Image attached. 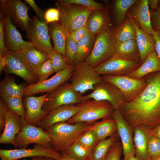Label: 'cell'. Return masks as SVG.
<instances>
[{
    "mask_svg": "<svg viewBox=\"0 0 160 160\" xmlns=\"http://www.w3.org/2000/svg\"><path fill=\"white\" fill-rule=\"evenodd\" d=\"M144 79L147 85L143 92L133 100L125 102L120 110L132 127L143 125L152 129L160 124V72Z\"/></svg>",
    "mask_w": 160,
    "mask_h": 160,
    "instance_id": "obj_1",
    "label": "cell"
},
{
    "mask_svg": "<svg viewBox=\"0 0 160 160\" xmlns=\"http://www.w3.org/2000/svg\"><path fill=\"white\" fill-rule=\"evenodd\" d=\"M93 124L61 122L53 125L46 131L51 138L52 148L61 153L76 142L83 133L90 129Z\"/></svg>",
    "mask_w": 160,
    "mask_h": 160,
    "instance_id": "obj_2",
    "label": "cell"
},
{
    "mask_svg": "<svg viewBox=\"0 0 160 160\" xmlns=\"http://www.w3.org/2000/svg\"><path fill=\"white\" fill-rule=\"evenodd\" d=\"M55 5L60 13L58 22L64 27L68 34L85 25L89 15L94 10L70 4L64 0L57 1Z\"/></svg>",
    "mask_w": 160,
    "mask_h": 160,
    "instance_id": "obj_3",
    "label": "cell"
},
{
    "mask_svg": "<svg viewBox=\"0 0 160 160\" xmlns=\"http://www.w3.org/2000/svg\"><path fill=\"white\" fill-rule=\"evenodd\" d=\"M78 113L66 122L70 124L84 122L92 124L97 120L111 117L114 108L108 102L87 100L80 104Z\"/></svg>",
    "mask_w": 160,
    "mask_h": 160,
    "instance_id": "obj_4",
    "label": "cell"
},
{
    "mask_svg": "<svg viewBox=\"0 0 160 160\" xmlns=\"http://www.w3.org/2000/svg\"><path fill=\"white\" fill-rule=\"evenodd\" d=\"M116 42L115 29L111 27L97 35L92 50L85 61L95 68L108 60L114 55Z\"/></svg>",
    "mask_w": 160,
    "mask_h": 160,
    "instance_id": "obj_5",
    "label": "cell"
},
{
    "mask_svg": "<svg viewBox=\"0 0 160 160\" xmlns=\"http://www.w3.org/2000/svg\"><path fill=\"white\" fill-rule=\"evenodd\" d=\"M83 96L74 89L70 82L67 81L48 93L42 108L50 111L62 105L79 104L84 102Z\"/></svg>",
    "mask_w": 160,
    "mask_h": 160,
    "instance_id": "obj_6",
    "label": "cell"
},
{
    "mask_svg": "<svg viewBox=\"0 0 160 160\" xmlns=\"http://www.w3.org/2000/svg\"><path fill=\"white\" fill-rule=\"evenodd\" d=\"M102 80L101 75L84 61L75 66L69 81L74 89L82 94L93 90L95 84Z\"/></svg>",
    "mask_w": 160,
    "mask_h": 160,
    "instance_id": "obj_7",
    "label": "cell"
},
{
    "mask_svg": "<svg viewBox=\"0 0 160 160\" xmlns=\"http://www.w3.org/2000/svg\"><path fill=\"white\" fill-rule=\"evenodd\" d=\"M4 71L22 78L28 84L38 82L36 71L26 59L24 53L8 51L5 55Z\"/></svg>",
    "mask_w": 160,
    "mask_h": 160,
    "instance_id": "obj_8",
    "label": "cell"
},
{
    "mask_svg": "<svg viewBox=\"0 0 160 160\" xmlns=\"http://www.w3.org/2000/svg\"><path fill=\"white\" fill-rule=\"evenodd\" d=\"M20 118L22 128L15 137L17 148L19 149H26L29 144L35 143L52 148L51 138L46 131L28 123L21 117Z\"/></svg>",
    "mask_w": 160,
    "mask_h": 160,
    "instance_id": "obj_9",
    "label": "cell"
},
{
    "mask_svg": "<svg viewBox=\"0 0 160 160\" xmlns=\"http://www.w3.org/2000/svg\"><path fill=\"white\" fill-rule=\"evenodd\" d=\"M103 80L111 83L122 94L125 103L130 102L137 98L147 85L145 80L137 79L127 76H102Z\"/></svg>",
    "mask_w": 160,
    "mask_h": 160,
    "instance_id": "obj_10",
    "label": "cell"
},
{
    "mask_svg": "<svg viewBox=\"0 0 160 160\" xmlns=\"http://www.w3.org/2000/svg\"><path fill=\"white\" fill-rule=\"evenodd\" d=\"M0 2L3 15L9 17L14 25L26 33L31 19L28 13L29 7L20 0H1Z\"/></svg>",
    "mask_w": 160,
    "mask_h": 160,
    "instance_id": "obj_11",
    "label": "cell"
},
{
    "mask_svg": "<svg viewBox=\"0 0 160 160\" xmlns=\"http://www.w3.org/2000/svg\"><path fill=\"white\" fill-rule=\"evenodd\" d=\"M26 34L32 45L47 57L49 54L54 50L51 43L48 25L39 20L36 16L31 18Z\"/></svg>",
    "mask_w": 160,
    "mask_h": 160,
    "instance_id": "obj_12",
    "label": "cell"
},
{
    "mask_svg": "<svg viewBox=\"0 0 160 160\" xmlns=\"http://www.w3.org/2000/svg\"><path fill=\"white\" fill-rule=\"evenodd\" d=\"M91 99L108 101L114 109H120L125 103L123 95L118 89L103 80L95 84L92 92L83 96L84 102Z\"/></svg>",
    "mask_w": 160,
    "mask_h": 160,
    "instance_id": "obj_13",
    "label": "cell"
},
{
    "mask_svg": "<svg viewBox=\"0 0 160 160\" xmlns=\"http://www.w3.org/2000/svg\"><path fill=\"white\" fill-rule=\"evenodd\" d=\"M141 64L140 62L123 59L114 55L94 68L101 75L127 76L138 68Z\"/></svg>",
    "mask_w": 160,
    "mask_h": 160,
    "instance_id": "obj_14",
    "label": "cell"
},
{
    "mask_svg": "<svg viewBox=\"0 0 160 160\" xmlns=\"http://www.w3.org/2000/svg\"><path fill=\"white\" fill-rule=\"evenodd\" d=\"M75 68L74 65H69L48 79L27 85L25 88L23 96L47 93L52 91L62 84L69 81Z\"/></svg>",
    "mask_w": 160,
    "mask_h": 160,
    "instance_id": "obj_15",
    "label": "cell"
},
{
    "mask_svg": "<svg viewBox=\"0 0 160 160\" xmlns=\"http://www.w3.org/2000/svg\"><path fill=\"white\" fill-rule=\"evenodd\" d=\"M62 155L61 153L52 148H47L39 144H36L31 149H0L1 160H17L36 156L47 157L57 160L61 158Z\"/></svg>",
    "mask_w": 160,
    "mask_h": 160,
    "instance_id": "obj_16",
    "label": "cell"
},
{
    "mask_svg": "<svg viewBox=\"0 0 160 160\" xmlns=\"http://www.w3.org/2000/svg\"><path fill=\"white\" fill-rule=\"evenodd\" d=\"M111 117L116 123L117 133L122 146L123 159L135 156L132 127L124 118L119 109H114Z\"/></svg>",
    "mask_w": 160,
    "mask_h": 160,
    "instance_id": "obj_17",
    "label": "cell"
},
{
    "mask_svg": "<svg viewBox=\"0 0 160 160\" xmlns=\"http://www.w3.org/2000/svg\"><path fill=\"white\" fill-rule=\"evenodd\" d=\"M48 93L39 96L24 97L23 103L25 111V121L28 123L37 126L38 123L45 118L50 111L42 108L47 100Z\"/></svg>",
    "mask_w": 160,
    "mask_h": 160,
    "instance_id": "obj_18",
    "label": "cell"
},
{
    "mask_svg": "<svg viewBox=\"0 0 160 160\" xmlns=\"http://www.w3.org/2000/svg\"><path fill=\"white\" fill-rule=\"evenodd\" d=\"M81 108L80 104L64 105L51 110L37 126L46 131L53 125L65 122L76 115Z\"/></svg>",
    "mask_w": 160,
    "mask_h": 160,
    "instance_id": "obj_19",
    "label": "cell"
},
{
    "mask_svg": "<svg viewBox=\"0 0 160 160\" xmlns=\"http://www.w3.org/2000/svg\"><path fill=\"white\" fill-rule=\"evenodd\" d=\"M4 16V43L8 51L24 53L32 45L30 42L24 40L16 26L8 16Z\"/></svg>",
    "mask_w": 160,
    "mask_h": 160,
    "instance_id": "obj_20",
    "label": "cell"
},
{
    "mask_svg": "<svg viewBox=\"0 0 160 160\" xmlns=\"http://www.w3.org/2000/svg\"><path fill=\"white\" fill-rule=\"evenodd\" d=\"M127 16L136 22L143 30L153 35L154 31L152 25L148 0H137L129 8Z\"/></svg>",
    "mask_w": 160,
    "mask_h": 160,
    "instance_id": "obj_21",
    "label": "cell"
},
{
    "mask_svg": "<svg viewBox=\"0 0 160 160\" xmlns=\"http://www.w3.org/2000/svg\"><path fill=\"white\" fill-rule=\"evenodd\" d=\"M22 128L20 117L8 109L6 114L4 131L0 137V143L10 144L17 148L15 137L21 131Z\"/></svg>",
    "mask_w": 160,
    "mask_h": 160,
    "instance_id": "obj_22",
    "label": "cell"
},
{
    "mask_svg": "<svg viewBox=\"0 0 160 160\" xmlns=\"http://www.w3.org/2000/svg\"><path fill=\"white\" fill-rule=\"evenodd\" d=\"M133 139L135 150V156L138 160H151L147 143L151 130L150 127L138 125L133 127Z\"/></svg>",
    "mask_w": 160,
    "mask_h": 160,
    "instance_id": "obj_23",
    "label": "cell"
},
{
    "mask_svg": "<svg viewBox=\"0 0 160 160\" xmlns=\"http://www.w3.org/2000/svg\"><path fill=\"white\" fill-rule=\"evenodd\" d=\"M85 25L89 31L94 35L111 27V24L107 8L93 10L89 15Z\"/></svg>",
    "mask_w": 160,
    "mask_h": 160,
    "instance_id": "obj_24",
    "label": "cell"
},
{
    "mask_svg": "<svg viewBox=\"0 0 160 160\" xmlns=\"http://www.w3.org/2000/svg\"><path fill=\"white\" fill-rule=\"evenodd\" d=\"M130 18L135 28L136 41L142 64L151 53L155 51V40L153 35H150L141 29L136 22Z\"/></svg>",
    "mask_w": 160,
    "mask_h": 160,
    "instance_id": "obj_25",
    "label": "cell"
},
{
    "mask_svg": "<svg viewBox=\"0 0 160 160\" xmlns=\"http://www.w3.org/2000/svg\"><path fill=\"white\" fill-rule=\"evenodd\" d=\"M48 25L54 50L61 54L66 60V46L68 35L66 30L59 22L50 23Z\"/></svg>",
    "mask_w": 160,
    "mask_h": 160,
    "instance_id": "obj_26",
    "label": "cell"
},
{
    "mask_svg": "<svg viewBox=\"0 0 160 160\" xmlns=\"http://www.w3.org/2000/svg\"><path fill=\"white\" fill-rule=\"evenodd\" d=\"M159 72L160 59L154 51L148 56L138 68L127 76L137 79H142L149 74Z\"/></svg>",
    "mask_w": 160,
    "mask_h": 160,
    "instance_id": "obj_27",
    "label": "cell"
},
{
    "mask_svg": "<svg viewBox=\"0 0 160 160\" xmlns=\"http://www.w3.org/2000/svg\"><path fill=\"white\" fill-rule=\"evenodd\" d=\"M9 74H6L5 78L0 81V97L1 98L13 97H22L27 83L25 82L17 84L14 77Z\"/></svg>",
    "mask_w": 160,
    "mask_h": 160,
    "instance_id": "obj_28",
    "label": "cell"
},
{
    "mask_svg": "<svg viewBox=\"0 0 160 160\" xmlns=\"http://www.w3.org/2000/svg\"><path fill=\"white\" fill-rule=\"evenodd\" d=\"M114 55L123 59L141 62L135 40H129L120 43H116Z\"/></svg>",
    "mask_w": 160,
    "mask_h": 160,
    "instance_id": "obj_29",
    "label": "cell"
},
{
    "mask_svg": "<svg viewBox=\"0 0 160 160\" xmlns=\"http://www.w3.org/2000/svg\"><path fill=\"white\" fill-rule=\"evenodd\" d=\"M91 129L95 133L98 142L117 132L116 123L111 117L95 122Z\"/></svg>",
    "mask_w": 160,
    "mask_h": 160,
    "instance_id": "obj_30",
    "label": "cell"
},
{
    "mask_svg": "<svg viewBox=\"0 0 160 160\" xmlns=\"http://www.w3.org/2000/svg\"><path fill=\"white\" fill-rule=\"evenodd\" d=\"M96 38L88 31L77 43L78 50L74 66L84 61L91 52Z\"/></svg>",
    "mask_w": 160,
    "mask_h": 160,
    "instance_id": "obj_31",
    "label": "cell"
},
{
    "mask_svg": "<svg viewBox=\"0 0 160 160\" xmlns=\"http://www.w3.org/2000/svg\"><path fill=\"white\" fill-rule=\"evenodd\" d=\"M117 132L97 143L91 151L89 160H104L110 149L117 140Z\"/></svg>",
    "mask_w": 160,
    "mask_h": 160,
    "instance_id": "obj_32",
    "label": "cell"
},
{
    "mask_svg": "<svg viewBox=\"0 0 160 160\" xmlns=\"http://www.w3.org/2000/svg\"><path fill=\"white\" fill-rule=\"evenodd\" d=\"M116 43L123 42L129 40H136L135 27L131 19L127 16L124 21L115 29Z\"/></svg>",
    "mask_w": 160,
    "mask_h": 160,
    "instance_id": "obj_33",
    "label": "cell"
},
{
    "mask_svg": "<svg viewBox=\"0 0 160 160\" xmlns=\"http://www.w3.org/2000/svg\"><path fill=\"white\" fill-rule=\"evenodd\" d=\"M137 0H116L114 3L113 14L118 26L126 20L127 14L131 7Z\"/></svg>",
    "mask_w": 160,
    "mask_h": 160,
    "instance_id": "obj_34",
    "label": "cell"
},
{
    "mask_svg": "<svg viewBox=\"0 0 160 160\" xmlns=\"http://www.w3.org/2000/svg\"><path fill=\"white\" fill-rule=\"evenodd\" d=\"M24 53L26 59L36 72L38 67L48 59L46 55L33 45L31 46Z\"/></svg>",
    "mask_w": 160,
    "mask_h": 160,
    "instance_id": "obj_35",
    "label": "cell"
},
{
    "mask_svg": "<svg viewBox=\"0 0 160 160\" xmlns=\"http://www.w3.org/2000/svg\"><path fill=\"white\" fill-rule=\"evenodd\" d=\"M63 152L78 160H89L91 153L90 151L77 142H75Z\"/></svg>",
    "mask_w": 160,
    "mask_h": 160,
    "instance_id": "obj_36",
    "label": "cell"
},
{
    "mask_svg": "<svg viewBox=\"0 0 160 160\" xmlns=\"http://www.w3.org/2000/svg\"><path fill=\"white\" fill-rule=\"evenodd\" d=\"M2 99L4 101L8 109L25 119L26 113L22 97H13Z\"/></svg>",
    "mask_w": 160,
    "mask_h": 160,
    "instance_id": "obj_37",
    "label": "cell"
},
{
    "mask_svg": "<svg viewBox=\"0 0 160 160\" xmlns=\"http://www.w3.org/2000/svg\"><path fill=\"white\" fill-rule=\"evenodd\" d=\"M76 142L80 144L91 152L99 142L95 133L91 128L81 135Z\"/></svg>",
    "mask_w": 160,
    "mask_h": 160,
    "instance_id": "obj_38",
    "label": "cell"
},
{
    "mask_svg": "<svg viewBox=\"0 0 160 160\" xmlns=\"http://www.w3.org/2000/svg\"><path fill=\"white\" fill-rule=\"evenodd\" d=\"M78 50L77 43L72 39L71 34H68L66 46V60L68 65H74Z\"/></svg>",
    "mask_w": 160,
    "mask_h": 160,
    "instance_id": "obj_39",
    "label": "cell"
},
{
    "mask_svg": "<svg viewBox=\"0 0 160 160\" xmlns=\"http://www.w3.org/2000/svg\"><path fill=\"white\" fill-rule=\"evenodd\" d=\"M48 57L50 60L56 73L63 70L69 65L62 55L54 50L49 54Z\"/></svg>",
    "mask_w": 160,
    "mask_h": 160,
    "instance_id": "obj_40",
    "label": "cell"
},
{
    "mask_svg": "<svg viewBox=\"0 0 160 160\" xmlns=\"http://www.w3.org/2000/svg\"><path fill=\"white\" fill-rule=\"evenodd\" d=\"M54 72L50 60L48 58L36 70V76L38 82L47 79Z\"/></svg>",
    "mask_w": 160,
    "mask_h": 160,
    "instance_id": "obj_41",
    "label": "cell"
},
{
    "mask_svg": "<svg viewBox=\"0 0 160 160\" xmlns=\"http://www.w3.org/2000/svg\"><path fill=\"white\" fill-rule=\"evenodd\" d=\"M147 148L151 159L160 156V140L150 134L148 140Z\"/></svg>",
    "mask_w": 160,
    "mask_h": 160,
    "instance_id": "obj_42",
    "label": "cell"
},
{
    "mask_svg": "<svg viewBox=\"0 0 160 160\" xmlns=\"http://www.w3.org/2000/svg\"><path fill=\"white\" fill-rule=\"evenodd\" d=\"M122 151L121 143L117 140L110 149L104 160H121Z\"/></svg>",
    "mask_w": 160,
    "mask_h": 160,
    "instance_id": "obj_43",
    "label": "cell"
},
{
    "mask_svg": "<svg viewBox=\"0 0 160 160\" xmlns=\"http://www.w3.org/2000/svg\"><path fill=\"white\" fill-rule=\"evenodd\" d=\"M70 3L83 6L93 9H105L106 7L102 4L93 0H64Z\"/></svg>",
    "mask_w": 160,
    "mask_h": 160,
    "instance_id": "obj_44",
    "label": "cell"
},
{
    "mask_svg": "<svg viewBox=\"0 0 160 160\" xmlns=\"http://www.w3.org/2000/svg\"><path fill=\"white\" fill-rule=\"evenodd\" d=\"M60 17L59 12L57 8H49L44 12V22L48 25L50 23L58 22Z\"/></svg>",
    "mask_w": 160,
    "mask_h": 160,
    "instance_id": "obj_45",
    "label": "cell"
},
{
    "mask_svg": "<svg viewBox=\"0 0 160 160\" xmlns=\"http://www.w3.org/2000/svg\"><path fill=\"white\" fill-rule=\"evenodd\" d=\"M150 11L151 24L154 31H160V4L155 11Z\"/></svg>",
    "mask_w": 160,
    "mask_h": 160,
    "instance_id": "obj_46",
    "label": "cell"
},
{
    "mask_svg": "<svg viewBox=\"0 0 160 160\" xmlns=\"http://www.w3.org/2000/svg\"><path fill=\"white\" fill-rule=\"evenodd\" d=\"M0 14V54L5 55L8 50L4 43V16L1 11Z\"/></svg>",
    "mask_w": 160,
    "mask_h": 160,
    "instance_id": "obj_47",
    "label": "cell"
},
{
    "mask_svg": "<svg viewBox=\"0 0 160 160\" xmlns=\"http://www.w3.org/2000/svg\"><path fill=\"white\" fill-rule=\"evenodd\" d=\"M8 109L3 100L0 99V132L1 133L4 129L6 119V116Z\"/></svg>",
    "mask_w": 160,
    "mask_h": 160,
    "instance_id": "obj_48",
    "label": "cell"
},
{
    "mask_svg": "<svg viewBox=\"0 0 160 160\" xmlns=\"http://www.w3.org/2000/svg\"><path fill=\"white\" fill-rule=\"evenodd\" d=\"M89 31L86 25L75 30L71 33V37L77 43Z\"/></svg>",
    "mask_w": 160,
    "mask_h": 160,
    "instance_id": "obj_49",
    "label": "cell"
},
{
    "mask_svg": "<svg viewBox=\"0 0 160 160\" xmlns=\"http://www.w3.org/2000/svg\"><path fill=\"white\" fill-rule=\"evenodd\" d=\"M25 2L28 4L33 9L35 12L36 16L39 20L44 22V14L43 11L40 8L33 0H25Z\"/></svg>",
    "mask_w": 160,
    "mask_h": 160,
    "instance_id": "obj_50",
    "label": "cell"
},
{
    "mask_svg": "<svg viewBox=\"0 0 160 160\" xmlns=\"http://www.w3.org/2000/svg\"><path fill=\"white\" fill-rule=\"evenodd\" d=\"M153 36L155 42V52L160 59V31H154Z\"/></svg>",
    "mask_w": 160,
    "mask_h": 160,
    "instance_id": "obj_51",
    "label": "cell"
},
{
    "mask_svg": "<svg viewBox=\"0 0 160 160\" xmlns=\"http://www.w3.org/2000/svg\"><path fill=\"white\" fill-rule=\"evenodd\" d=\"M150 133V134L160 140V124L152 129Z\"/></svg>",
    "mask_w": 160,
    "mask_h": 160,
    "instance_id": "obj_52",
    "label": "cell"
},
{
    "mask_svg": "<svg viewBox=\"0 0 160 160\" xmlns=\"http://www.w3.org/2000/svg\"><path fill=\"white\" fill-rule=\"evenodd\" d=\"M159 0H148V3L149 7H150L151 10L155 11L158 7Z\"/></svg>",
    "mask_w": 160,
    "mask_h": 160,
    "instance_id": "obj_53",
    "label": "cell"
},
{
    "mask_svg": "<svg viewBox=\"0 0 160 160\" xmlns=\"http://www.w3.org/2000/svg\"><path fill=\"white\" fill-rule=\"evenodd\" d=\"M6 64L5 55L0 54V73L4 71Z\"/></svg>",
    "mask_w": 160,
    "mask_h": 160,
    "instance_id": "obj_54",
    "label": "cell"
},
{
    "mask_svg": "<svg viewBox=\"0 0 160 160\" xmlns=\"http://www.w3.org/2000/svg\"><path fill=\"white\" fill-rule=\"evenodd\" d=\"M62 156L60 159L55 160H78L73 159L64 153H62Z\"/></svg>",
    "mask_w": 160,
    "mask_h": 160,
    "instance_id": "obj_55",
    "label": "cell"
},
{
    "mask_svg": "<svg viewBox=\"0 0 160 160\" xmlns=\"http://www.w3.org/2000/svg\"><path fill=\"white\" fill-rule=\"evenodd\" d=\"M39 160H55L50 157L40 156Z\"/></svg>",
    "mask_w": 160,
    "mask_h": 160,
    "instance_id": "obj_56",
    "label": "cell"
},
{
    "mask_svg": "<svg viewBox=\"0 0 160 160\" xmlns=\"http://www.w3.org/2000/svg\"><path fill=\"white\" fill-rule=\"evenodd\" d=\"M123 160H138L135 156L130 157L126 159H123Z\"/></svg>",
    "mask_w": 160,
    "mask_h": 160,
    "instance_id": "obj_57",
    "label": "cell"
},
{
    "mask_svg": "<svg viewBox=\"0 0 160 160\" xmlns=\"http://www.w3.org/2000/svg\"><path fill=\"white\" fill-rule=\"evenodd\" d=\"M151 160H160V156L155 158L152 159Z\"/></svg>",
    "mask_w": 160,
    "mask_h": 160,
    "instance_id": "obj_58",
    "label": "cell"
},
{
    "mask_svg": "<svg viewBox=\"0 0 160 160\" xmlns=\"http://www.w3.org/2000/svg\"><path fill=\"white\" fill-rule=\"evenodd\" d=\"M40 156H36L33 157L31 160H39Z\"/></svg>",
    "mask_w": 160,
    "mask_h": 160,
    "instance_id": "obj_59",
    "label": "cell"
},
{
    "mask_svg": "<svg viewBox=\"0 0 160 160\" xmlns=\"http://www.w3.org/2000/svg\"><path fill=\"white\" fill-rule=\"evenodd\" d=\"M159 2H160V0H159Z\"/></svg>",
    "mask_w": 160,
    "mask_h": 160,
    "instance_id": "obj_60",
    "label": "cell"
}]
</instances>
